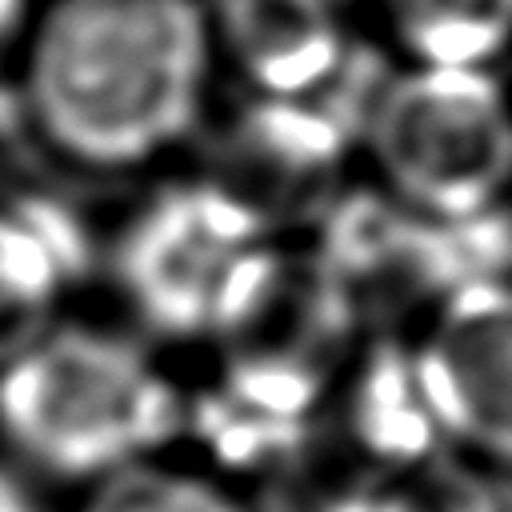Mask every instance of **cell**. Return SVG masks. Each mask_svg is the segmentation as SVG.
I'll use <instances>...</instances> for the list:
<instances>
[{
    "label": "cell",
    "instance_id": "obj_4",
    "mask_svg": "<svg viewBox=\"0 0 512 512\" xmlns=\"http://www.w3.org/2000/svg\"><path fill=\"white\" fill-rule=\"evenodd\" d=\"M264 220L224 180H192L156 192L116 240L124 304L164 336H220L272 260Z\"/></svg>",
    "mask_w": 512,
    "mask_h": 512
},
{
    "label": "cell",
    "instance_id": "obj_8",
    "mask_svg": "<svg viewBox=\"0 0 512 512\" xmlns=\"http://www.w3.org/2000/svg\"><path fill=\"white\" fill-rule=\"evenodd\" d=\"M404 64L496 68L512 48V0H368Z\"/></svg>",
    "mask_w": 512,
    "mask_h": 512
},
{
    "label": "cell",
    "instance_id": "obj_7",
    "mask_svg": "<svg viewBox=\"0 0 512 512\" xmlns=\"http://www.w3.org/2000/svg\"><path fill=\"white\" fill-rule=\"evenodd\" d=\"M344 428L376 464L396 472L440 456L448 440L428 396L416 344H384L348 372Z\"/></svg>",
    "mask_w": 512,
    "mask_h": 512
},
{
    "label": "cell",
    "instance_id": "obj_5",
    "mask_svg": "<svg viewBox=\"0 0 512 512\" xmlns=\"http://www.w3.org/2000/svg\"><path fill=\"white\" fill-rule=\"evenodd\" d=\"M416 352L448 448L512 468V280L444 296Z\"/></svg>",
    "mask_w": 512,
    "mask_h": 512
},
{
    "label": "cell",
    "instance_id": "obj_9",
    "mask_svg": "<svg viewBox=\"0 0 512 512\" xmlns=\"http://www.w3.org/2000/svg\"><path fill=\"white\" fill-rule=\"evenodd\" d=\"M76 512H248V504L216 472L156 456L96 480Z\"/></svg>",
    "mask_w": 512,
    "mask_h": 512
},
{
    "label": "cell",
    "instance_id": "obj_10",
    "mask_svg": "<svg viewBox=\"0 0 512 512\" xmlns=\"http://www.w3.org/2000/svg\"><path fill=\"white\" fill-rule=\"evenodd\" d=\"M44 0H0V80H16Z\"/></svg>",
    "mask_w": 512,
    "mask_h": 512
},
{
    "label": "cell",
    "instance_id": "obj_11",
    "mask_svg": "<svg viewBox=\"0 0 512 512\" xmlns=\"http://www.w3.org/2000/svg\"><path fill=\"white\" fill-rule=\"evenodd\" d=\"M0 512H44L40 500L28 492L24 476L0 464Z\"/></svg>",
    "mask_w": 512,
    "mask_h": 512
},
{
    "label": "cell",
    "instance_id": "obj_12",
    "mask_svg": "<svg viewBox=\"0 0 512 512\" xmlns=\"http://www.w3.org/2000/svg\"><path fill=\"white\" fill-rule=\"evenodd\" d=\"M328 4H336V8H340V4H344V0H328Z\"/></svg>",
    "mask_w": 512,
    "mask_h": 512
},
{
    "label": "cell",
    "instance_id": "obj_2",
    "mask_svg": "<svg viewBox=\"0 0 512 512\" xmlns=\"http://www.w3.org/2000/svg\"><path fill=\"white\" fill-rule=\"evenodd\" d=\"M184 432V392L124 332L44 324L0 356V444L28 472L92 488Z\"/></svg>",
    "mask_w": 512,
    "mask_h": 512
},
{
    "label": "cell",
    "instance_id": "obj_6",
    "mask_svg": "<svg viewBox=\"0 0 512 512\" xmlns=\"http://www.w3.org/2000/svg\"><path fill=\"white\" fill-rule=\"evenodd\" d=\"M216 48L256 96L312 100L348 64L328 0H208Z\"/></svg>",
    "mask_w": 512,
    "mask_h": 512
},
{
    "label": "cell",
    "instance_id": "obj_3",
    "mask_svg": "<svg viewBox=\"0 0 512 512\" xmlns=\"http://www.w3.org/2000/svg\"><path fill=\"white\" fill-rule=\"evenodd\" d=\"M360 148L380 192L428 220L492 212L512 192V92L496 68L404 64L380 80Z\"/></svg>",
    "mask_w": 512,
    "mask_h": 512
},
{
    "label": "cell",
    "instance_id": "obj_1",
    "mask_svg": "<svg viewBox=\"0 0 512 512\" xmlns=\"http://www.w3.org/2000/svg\"><path fill=\"white\" fill-rule=\"evenodd\" d=\"M216 60L208 0H44L16 84L44 148L132 172L192 136Z\"/></svg>",
    "mask_w": 512,
    "mask_h": 512
}]
</instances>
